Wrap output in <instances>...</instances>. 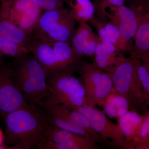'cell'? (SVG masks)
I'll return each mask as SVG.
<instances>
[{"mask_svg":"<svg viewBox=\"0 0 149 149\" xmlns=\"http://www.w3.org/2000/svg\"><path fill=\"white\" fill-rule=\"evenodd\" d=\"M3 120L5 149L38 148L45 139L48 123L38 106L29 104L10 113Z\"/></svg>","mask_w":149,"mask_h":149,"instance_id":"obj_1","label":"cell"},{"mask_svg":"<svg viewBox=\"0 0 149 149\" xmlns=\"http://www.w3.org/2000/svg\"><path fill=\"white\" fill-rule=\"evenodd\" d=\"M12 69L19 88L27 102L44 103L50 95L47 74L42 65L29 52L15 58Z\"/></svg>","mask_w":149,"mask_h":149,"instance_id":"obj_2","label":"cell"},{"mask_svg":"<svg viewBox=\"0 0 149 149\" xmlns=\"http://www.w3.org/2000/svg\"><path fill=\"white\" fill-rule=\"evenodd\" d=\"M27 49L42 65L47 76L54 72L71 68H80L81 62L70 44L55 41L32 32Z\"/></svg>","mask_w":149,"mask_h":149,"instance_id":"obj_3","label":"cell"},{"mask_svg":"<svg viewBox=\"0 0 149 149\" xmlns=\"http://www.w3.org/2000/svg\"><path fill=\"white\" fill-rule=\"evenodd\" d=\"M140 62L133 56L125 57L107 73L115 92L126 100L132 110L143 114L149 106L138 75Z\"/></svg>","mask_w":149,"mask_h":149,"instance_id":"obj_4","label":"cell"},{"mask_svg":"<svg viewBox=\"0 0 149 149\" xmlns=\"http://www.w3.org/2000/svg\"><path fill=\"white\" fill-rule=\"evenodd\" d=\"M78 70L77 68H71L49 74L47 83L51 93L42 104L63 105L70 109L87 105L86 90L83 81L73 75Z\"/></svg>","mask_w":149,"mask_h":149,"instance_id":"obj_5","label":"cell"},{"mask_svg":"<svg viewBox=\"0 0 149 149\" xmlns=\"http://www.w3.org/2000/svg\"><path fill=\"white\" fill-rule=\"evenodd\" d=\"M77 22L70 9L63 7L46 11L40 17L33 32L70 44Z\"/></svg>","mask_w":149,"mask_h":149,"instance_id":"obj_6","label":"cell"},{"mask_svg":"<svg viewBox=\"0 0 149 149\" xmlns=\"http://www.w3.org/2000/svg\"><path fill=\"white\" fill-rule=\"evenodd\" d=\"M86 92L87 105H103L113 91L111 77L107 72L92 63H81L79 71Z\"/></svg>","mask_w":149,"mask_h":149,"instance_id":"obj_7","label":"cell"},{"mask_svg":"<svg viewBox=\"0 0 149 149\" xmlns=\"http://www.w3.org/2000/svg\"><path fill=\"white\" fill-rule=\"evenodd\" d=\"M0 19L15 24L28 35L32 34L43 10L33 0L1 2Z\"/></svg>","mask_w":149,"mask_h":149,"instance_id":"obj_8","label":"cell"},{"mask_svg":"<svg viewBox=\"0 0 149 149\" xmlns=\"http://www.w3.org/2000/svg\"><path fill=\"white\" fill-rule=\"evenodd\" d=\"M85 116L92 127L103 139L118 148L135 149V146L126 139L118 124L109 120L103 112L95 107L84 105L73 109Z\"/></svg>","mask_w":149,"mask_h":149,"instance_id":"obj_9","label":"cell"},{"mask_svg":"<svg viewBox=\"0 0 149 149\" xmlns=\"http://www.w3.org/2000/svg\"><path fill=\"white\" fill-rule=\"evenodd\" d=\"M29 104L19 88L12 68L0 66V117Z\"/></svg>","mask_w":149,"mask_h":149,"instance_id":"obj_10","label":"cell"},{"mask_svg":"<svg viewBox=\"0 0 149 149\" xmlns=\"http://www.w3.org/2000/svg\"><path fill=\"white\" fill-rule=\"evenodd\" d=\"M40 149H97L92 139L48 124Z\"/></svg>","mask_w":149,"mask_h":149,"instance_id":"obj_11","label":"cell"},{"mask_svg":"<svg viewBox=\"0 0 149 149\" xmlns=\"http://www.w3.org/2000/svg\"><path fill=\"white\" fill-rule=\"evenodd\" d=\"M95 8L103 16L102 18L105 19L107 17L109 19V22L117 27L123 39L129 46L130 41L134 38L140 21L135 11L124 4L119 6L97 4Z\"/></svg>","mask_w":149,"mask_h":149,"instance_id":"obj_12","label":"cell"},{"mask_svg":"<svg viewBox=\"0 0 149 149\" xmlns=\"http://www.w3.org/2000/svg\"><path fill=\"white\" fill-rule=\"evenodd\" d=\"M37 106L42 111L48 124L91 139L87 131L70 119V109L68 108L61 104H42Z\"/></svg>","mask_w":149,"mask_h":149,"instance_id":"obj_13","label":"cell"},{"mask_svg":"<svg viewBox=\"0 0 149 149\" xmlns=\"http://www.w3.org/2000/svg\"><path fill=\"white\" fill-rule=\"evenodd\" d=\"M78 23L71 41L72 49L79 58L83 56L93 58L100 37L96 35L87 22L80 21Z\"/></svg>","mask_w":149,"mask_h":149,"instance_id":"obj_14","label":"cell"},{"mask_svg":"<svg viewBox=\"0 0 149 149\" xmlns=\"http://www.w3.org/2000/svg\"><path fill=\"white\" fill-rule=\"evenodd\" d=\"M133 40L134 45L130 56L141 61H149V19L142 18Z\"/></svg>","mask_w":149,"mask_h":149,"instance_id":"obj_15","label":"cell"},{"mask_svg":"<svg viewBox=\"0 0 149 149\" xmlns=\"http://www.w3.org/2000/svg\"><path fill=\"white\" fill-rule=\"evenodd\" d=\"M91 24L97 31L99 36L102 40L108 41L117 47L120 51H130L131 48L123 39L120 31L113 24L109 22H101L93 19Z\"/></svg>","mask_w":149,"mask_h":149,"instance_id":"obj_16","label":"cell"},{"mask_svg":"<svg viewBox=\"0 0 149 149\" xmlns=\"http://www.w3.org/2000/svg\"><path fill=\"white\" fill-rule=\"evenodd\" d=\"M143 120V115L134 110L128 111L118 118V125L123 135L135 147Z\"/></svg>","mask_w":149,"mask_h":149,"instance_id":"obj_17","label":"cell"},{"mask_svg":"<svg viewBox=\"0 0 149 149\" xmlns=\"http://www.w3.org/2000/svg\"><path fill=\"white\" fill-rule=\"evenodd\" d=\"M0 36L13 42L27 48L30 35H28L10 22L0 19Z\"/></svg>","mask_w":149,"mask_h":149,"instance_id":"obj_18","label":"cell"},{"mask_svg":"<svg viewBox=\"0 0 149 149\" xmlns=\"http://www.w3.org/2000/svg\"><path fill=\"white\" fill-rule=\"evenodd\" d=\"M66 3L77 22H88L94 17L95 8L91 0H68Z\"/></svg>","mask_w":149,"mask_h":149,"instance_id":"obj_19","label":"cell"},{"mask_svg":"<svg viewBox=\"0 0 149 149\" xmlns=\"http://www.w3.org/2000/svg\"><path fill=\"white\" fill-rule=\"evenodd\" d=\"M103 106L109 116L118 118L127 112L130 108L126 100L114 91L108 97Z\"/></svg>","mask_w":149,"mask_h":149,"instance_id":"obj_20","label":"cell"},{"mask_svg":"<svg viewBox=\"0 0 149 149\" xmlns=\"http://www.w3.org/2000/svg\"><path fill=\"white\" fill-rule=\"evenodd\" d=\"M124 57L121 51L114 53L95 54L93 56L92 63L96 67L107 72Z\"/></svg>","mask_w":149,"mask_h":149,"instance_id":"obj_21","label":"cell"},{"mask_svg":"<svg viewBox=\"0 0 149 149\" xmlns=\"http://www.w3.org/2000/svg\"><path fill=\"white\" fill-rule=\"evenodd\" d=\"M28 49L0 36V54L16 58L29 52Z\"/></svg>","mask_w":149,"mask_h":149,"instance_id":"obj_22","label":"cell"},{"mask_svg":"<svg viewBox=\"0 0 149 149\" xmlns=\"http://www.w3.org/2000/svg\"><path fill=\"white\" fill-rule=\"evenodd\" d=\"M138 72L139 80L148 102L149 100V61H140Z\"/></svg>","mask_w":149,"mask_h":149,"instance_id":"obj_23","label":"cell"},{"mask_svg":"<svg viewBox=\"0 0 149 149\" xmlns=\"http://www.w3.org/2000/svg\"><path fill=\"white\" fill-rule=\"evenodd\" d=\"M143 115V122L136 145L149 143V108L148 109Z\"/></svg>","mask_w":149,"mask_h":149,"instance_id":"obj_24","label":"cell"},{"mask_svg":"<svg viewBox=\"0 0 149 149\" xmlns=\"http://www.w3.org/2000/svg\"><path fill=\"white\" fill-rule=\"evenodd\" d=\"M43 10H54L64 7L68 0H33Z\"/></svg>","mask_w":149,"mask_h":149,"instance_id":"obj_25","label":"cell"},{"mask_svg":"<svg viewBox=\"0 0 149 149\" xmlns=\"http://www.w3.org/2000/svg\"><path fill=\"white\" fill-rule=\"evenodd\" d=\"M129 4V7L135 11L138 16H140L143 8L148 0H125Z\"/></svg>","mask_w":149,"mask_h":149,"instance_id":"obj_26","label":"cell"},{"mask_svg":"<svg viewBox=\"0 0 149 149\" xmlns=\"http://www.w3.org/2000/svg\"><path fill=\"white\" fill-rule=\"evenodd\" d=\"M95 1L98 4L119 6L124 4L125 0H95Z\"/></svg>","mask_w":149,"mask_h":149,"instance_id":"obj_27","label":"cell"},{"mask_svg":"<svg viewBox=\"0 0 149 149\" xmlns=\"http://www.w3.org/2000/svg\"><path fill=\"white\" fill-rule=\"evenodd\" d=\"M141 17V19L142 18L149 19V0H148L142 11Z\"/></svg>","mask_w":149,"mask_h":149,"instance_id":"obj_28","label":"cell"},{"mask_svg":"<svg viewBox=\"0 0 149 149\" xmlns=\"http://www.w3.org/2000/svg\"><path fill=\"white\" fill-rule=\"evenodd\" d=\"M5 146L4 133L0 127V149H3Z\"/></svg>","mask_w":149,"mask_h":149,"instance_id":"obj_29","label":"cell"},{"mask_svg":"<svg viewBox=\"0 0 149 149\" xmlns=\"http://www.w3.org/2000/svg\"><path fill=\"white\" fill-rule=\"evenodd\" d=\"M136 149H149V143L145 144H137L135 146Z\"/></svg>","mask_w":149,"mask_h":149,"instance_id":"obj_30","label":"cell"},{"mask_svg":"<svg viewBox=\"0 0 149 149\" xmlns=\"http://www.w3.org/2000/svg\"><path fill=\"white\" fill-rule=\"evenodd\" d=\"M5 56L0 54V66H4L6 65L5 62Z\"/></svg>","mask_w":149,"mask_h":149,"instance_id":"obj_31","label":"cell"},{"mask_svg":"<svg viewBox=\"0 0 149 149\" xmlns=\"http://www.w3.org/2000/svg\"><path fill=\"white\" fill-rule=\"evenodd\" d=\"M13 1V0H1V2L3 1Z\"/></svg>","mask_w":149,"mask_h":149,"instance_id":"obj_32","label":"cell"},{"mask_svg":"<svg viewBox=\"0 0 149 149\" xmlns=\"http://www.w3.org/2000/svg\"><path fill=\"white\" fill-rule=\"evenodd\" d=\"M148 105L149 106V100H148Z\"/></svg>","mask_w":149,"mask_h":149,"instance_id":"obj_33","label":"cell"},{"mask_svg":"<svg viewBox=\"0 0 149 149\" xmlns=\"http://www.w3.org/2000/svg\"><path fill=\"white\" fill-rule=\"evenodd\" d=\"M1 0H0V2H1Z\"/></svg>","mask_w":149,"mask_h":149,"instance_id":"obj_34","label":"cell"}]
</instances>
